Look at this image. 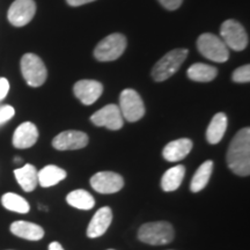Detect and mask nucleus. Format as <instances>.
Here are the masks:
<instances>
[{"mask_svg": "<svg viewBox=\"0 0 250 250\" xmlns=\"http://www.w3.org/2000/svg\"><path fill=\"white\" fill-rule=\"evenodd\" d=\"M227 165L237 176H249L250 174V130L243 127L230 142L227 152Z\"/></svg>", "mask_w": 250, "mask_h": 250, "instance_id": "1", "label": "nucleus"}, {"mask_svg": "<svg viewBox=\"0 0 250 250\" xmlns=\"http://www.w3.org/2000/svg\"><path fill=\"white\" fill-rule=\"evenodd\" d=\"M174 236V227L167 221L144 224L138 230L139 241L151 246L168 245L173 241Z\"/></svg>", "mask_w": 250, "mask_h": 250, "instance_id": "2", "label": "nucleus"}, {"mask_svg": "<svg viewBox=\"0 0 250 250\" xmlns=\"http://www.w3.org/2000/svg\"><path fill=\"white\" fill-rule=\"evenodd\" d=\"M188 54H189L188 49H175L166 54L153 67V79L158 83H161V81L167 80L168 78L174 76L187 59Z\"/></svg>", "mask_w": 250, "mask_h": 250, "instance_id": "3", "label": "nucleus"}, {"mask_svg": "<svg viewBox=\"0 0 250 250\" xmlns=\"http://www.w3.org/2000/svg\"><path fill=\"white\" fill-rule=\"evenodd\" d=\"M197 49L205 58L215 62H227L229 58V51L224 41L213 34H202L197 40Z\"/></svg>", "mask_w": 250, "mask_h": 250, "instance_id": "4", "label": "nucleus"}, {"mask_svg": "<svg viewBox=\"0 0 250 250\" xmlns=\"http://www.w3.org/2000/svg\"><path fill=\"white\" fill-rule=\"evenodd\" d=\"M21 72L26 83L31 87H40L45 83L48 71L39 56L26 54L21 58Z\"/></svg>", "mask_w": 250, "mask_h": 250, "instance_id": "5", "label": "nucleus"}, {"mask_svg": "<svg viewBox=\"0 0 250 250\" xmlns=\"http://www.w3.org/2000/svg\"><path fill=\"white\" fill-rule=\"evenodd\" d=\"M126 49V39L122 34H111L96 45L94 56L100 62L116 61Z\"/></svg>", "mask_w": 250, "mask_h": 250, "instance_id": "6", "label": "nucleus"}, {"mask_svg": "<svg viewBox=\"0 0 250 250\" xmlns=\"http://www.w3.org/2000/svg\"><path fill=\"white\" fill-rule=\"evenodd\" d=\"M120 110L127 122H138L145 115V105L136 90L124 89L120 96Z\"/></svg>", "mask_w": 250, "mask_h": 250, "instance_id": "7", "label": "nucleus"}, {"mask_svg": "<svg viewBox=\"0 0 250 250\" xmlns=\"http://www.w3.org/2000/svg\"><path fill=\"white\" fill-rule=\"evenodd\" d=\"M220 39L227 48L242 51L248 45V35L241 23L235 20H227L220 27Z\"/></svg>", "mask_w": 250, "mask_h": 250, "instance_id": "8", "label": "nucleus"}, {"mask_svg": "<svg viewBox=\"0 0 250 250\" xmlns=\"http://www.w3.org/2000/svg\"><path fill=\"white\" fill-rule=\"evenodd\" d=\"M90 186L96 192L102 195H111L123 189L124 180L120 174L114 171H100L92 176Z\"/></svg>", "mask_w": 250, "mask_h": 250, "instance_id": "9", "label": "nucleus"}, {"mask_svg": "<svg viewBox=\"0 0 250 250\" xmlns=\"http://www.w3.org/2000/svg\"><path fill=\"white\" fill-rule=\"evenodd\" d=\"M90 121L96 126L107 127L112 131L122 129L124 123L122 112L116 104H108L101 108L90 116Z\"/></svg>", "mask_w": 250, "mask_h": 250, "instance_id": "10", "label": "nucleus"}, {"mask_svg": "<svg viewBox=\"0 0 250 250\" xmlns=\"http://www.w3.org/2000/svg\"><path fill=\"white\" fill-rule=\"evenodd\" d=\"M36 13L34 0H15L8 9L7 18L14 27H23L33 20Z\"/></svg>", "mask_w": 250, "mask_h": 250, "instance_id": "11", "label": "nucleus"}, {"mask_svg": "<svg viewBox=\"0 0 250 250\" xmlns=\"http://www.w3.org/2000/svg\"><path fill=\"white\" fill-rule=\"evenodd\" d=\"M88 136L83 131L68 130L61 132L52 140V146L58 151H74L88 145Z\"/></svg>", "mask_w": 250, "mask_h": 250, "instance_id": "12", "label": "nucleus"}, {"mask_svg": "<svg viewBox=\"0 0 250 250\" xmlns=\"http://www.w3.org/2000/svg\"><path fill=\"white\" fill-rule=\"evenodd\" d=\"M74 95L85 105H90L102 95L103 86L95 80H80L73 87Z\"/></svg>", "mask_w": 250, "mask_h": 250, "instance_id": "13", "label": "nucleus"}, {"mask_svg": "<svg viewBox=\"0 0 250 250\" xmlns=\"http://www.w3.org/2000/svg\"><path fill=\"white\" fill-rule=\"evenodd\" d=\"M37 139H39V130L36 125L31 122H24L14 131L12 143L15 148L26 149L35 145Z\"/></svg>", "mask_w": 250, "mask_h": 250, "instance_id": "14", "label": "nucleus"}, {"mask_svg": "<svg viewBox=\"0 0 250 250\" xmlns=\"http://www.w3.org/2000/svg\"><path fill=\"white\" fill-rule=\"evenodd\" d=\"M112 221V211L108 206H103L93 215L92 220L87 227V236L90 239L102 236L108 230Z\"/></svg>", "mask_w": 250, "mask_h": 250, "instance_id": "15", "label": "nucleus"}, {"mask_svg": "<svg viewBox=\"0 0 250 250\" xmlns=\"http://www.w3.org/2000/svg\"><path fill=\"white\" fill-rule=\"evenodd\" d=\"M9 229L13 235L28 240V241H40L44 236V229L40 225L30 223V221H14L12 223Z\"/></svg>", "mask_w": 250, "mask_h": 250, "instance_id": "16", "label": "nucleus"}, {"mask_svg": "<svg viewBox=\"0 0 250 250\" xmlns=\"http://www.w3.org/2000/svg\"><path fill=\"white\" fill-rule=\"evenodd\" d=\"M192 149V142L188 138L176 139L165 146L162 156L169 162H177L186 159Z\"/></svg>", "mask_w": 250, "mask_h": 250, "instance_id": "17", "label": "nucleus"}, {"mask_svg": "<svg viewBox=\"0 0 250 250\" xmlns=\"http://www.w3.org/2000/svg\"><path fill=\"white\" fill-rule=\"evenodd\" d=\"M39 171L34 165L26 164L22 167L14 170V176L17 179L19 186L26 192H31L39 186Z\"/></svg>", "mask_w": 250, "mask_h": 250, "instance_id": "18", "label": "nucleus"}, {"mask_svg": "<svg viewBox=\"0 0 250 250\" xmlns=\"http://www.w3.org/2000/svg\"><path fill=\"white\" fill-rule=\"evenodd\" d=\"M227 125L228 120L224 112L215 114L212 118L211 123L208 124V130H206V140L212 145L220 143L227 130Z\"/></svg>", "mask_w": 250, "mask_h": 250, "instance_id": "19", "label": "nucleus"}, {"mask_svg": "<svg viewBox=\"0 0 250 250\" xmlns=\"http://www.w3.org/2000/svg\"><path fill=\"white\" fill-rule=\"evenodd\" d=\"M37 176H39V184L41 187L50 188L66 179L67 174L58 166L48 165L39 171Z\"/></svg>", "mask_w": 250, "mask_h": 250, "instance_id": "20", "label": "nucleus"}, {"mask_svg": "<svg viewBox=\"0 0 250 250\" xmlns=\"http://www.w3.org/2000/svg\"><path fill=\"white\" fill-rule=\"evenodd\" d=\"M186 175V167L182 165L175 166L168 169L161 179V188L166 192L175 191L180 188Z\"/></svg>", "mask_w": 250, "mask_h": 250, "instance_id": "21", "label": "nucleus"}, {"mask_svg": "<svg viewBox=\"0 0 250 250\" xmlns=\"http://www.w3.org/2000/svg\"><path fill=\"white\" fill-rule=\"evenodd\" d=\"M212 171H213V162L211 160L205 161L204 164L199 166V168L193 175L191 183H190V190L195 193L202 191L208 186V181L211 179Z\"/></svg>", "mask_w": 250, "mask_h": 250, "instance_id": "22", "label": "nucleus"}, {"mask_svg": "<svg viewBox=\"0 0 250 250\" xmlns=\"http://www.w3.org/2000/svg\"><path fill=\"white\" fill-rule=\"evenodd\" d=\"M218 70L211 65L204 64V62H195L188 70V77L189 79L197 83H208L217 77Z\"/></svg>", "mask_w": 250, "mask_h": 250, "instance_id": "23", "label": "nucleus"}, {"mask_svg": "<svg viewBox=\"0 0 250 250\" xmlns=\"http://www.w3.org/2000/svg\"><path fill=\"white\" fill-rule=\"evenodd\" d=\"M66 202L68 205L73 206V208H78V210H83L88 211L92 210L95 205V199L94 197L90 195L88 191L83 189L74 190V191H71L66 196Z\"/></svg>", "mask_w": 250, "mask_h": 250, "instance_id": "24", "label": "nucleus"}, {"mask_svg": "<svg viewBox=\"0 0 250 250\" xmlns=\"http://www.w3.org/2000/svg\"><path fill=\"white\" fill-rule=\"evenodd\" d=\"M1 204L6 210L15 213L26 214L30 210V205L22 196L14 192H7L1 197Z\"/></svg>", "mask_w": 250, "mask_h": 250, "instance_id": "25", "label": "nucleus"}, {"mask_svg": "<svg viewBox=\"0 0 250 250\" xmlns=\"http://www.w3.org/2000/svg\"><path fill=\"white\" fill-rule=\"evenodd\" d=\"M233 81L240 83H249L250 80V66L248 64L243 65V66L236 68L235 71L233 72L232 76Z\"/></svg>", "mask_w": 250, "mask_h": 250, "instance_id": "26", "label": "nucleus"}, {"mask_svg": "<svg viewBox=\"0 0 250 250\" xmlns=\"http://www.w3.org/2000/svg\"><path fill=\"white\" fill-rule=\"evenodd\" d=\"M15 115V110L12 105H2L0 107V125L7 123Z\"/></svg>", "mask_w": 250, "mask_h": 250, "instance_id": "27", "label": "nucleus"}, {"mask_svg": "<svg viewBox=\"0 0 250 250\" xmlns=\"http://www.w3.org/2000/svg\"><path fill=\"white\" fill-rule=\"evenodd\" d=\"M159 2L164 6L165 8L169 9V11H175L182 5L183 0H159Z\"/></svg>", "mask_w": 250, "mask_h": 250, "instance_id": "28", "label": "nucleus"}, {"mask_svg": "<svg viewBox=\"0 0 250 250\" xmlns=\"http://www.w3.org/2000/svg\"><path fill=\"white\" fill-rule=\"evenodd\" d=\"M9 90V83L5 78H0V101L7 96Z\"/></svg>", "mask_w": 250, "mask_h": 250, "instance_id": "29", "label": "nucleus"}, {"mask_svg": "<svg viewBox=\"0 0 250 250\" xmlns=\"http://www.w3.org/2000/svg\"><path fill=\"white\" fill-rule=\"evenodd\" d=\"M66 1L70 6H73V7H78V6L89 4V2L95 1V0H66Z\"/></svg>", "mask_w": 250, "mask_h": 250, "instance_id": "30", "label": "nucleus"}, {"mask_svg": "<svg viewBox=\"0 0 250 250\" xmlns=\"http://www.w3.org/2000/svg\"><path fill=\"white\" fill-rule=\"evenodd\" d=\"M48 250H64V248H62V246L61 245V243L57 241H54V242L50 243Z\"/></svg>", "mask_w": 250, "mask_h": 250, "instance_id": "31", "label": "nucleus"}, {"mask_svg": "<svg viewBox=\"0 0 250 250\" xmlns=\"http://www.w3.org/2000/svg\"><path fill=\"white\" fill-rule=\"evenodd\" d=\"M108 250H115V249H108Z\"/></svg>", "mask_w": 250, "mask_h": 250, "instance_id": "32", "label": "nucleus"}]
</instances>
